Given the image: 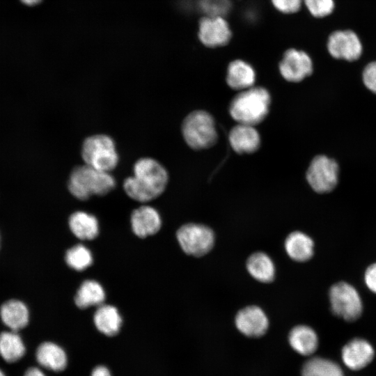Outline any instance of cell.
<instances>
[{
    "label": "cell",
    "mask_w": 376,
    "mask_h": 376,
    "mask_svg": "<svg viewBox=\"0 0 376 376\" xmlns=\"http://www.w3.org/2000/svg\"><path fill=\"white\" fill-rule=\"evenodd\" d=\"M0 317L10 330L18 331L28 324L29 311L24 302L13 299L5 301L1 306Z\"/></svg>",
    "instance_id": "obj_18"
},
{
    "label": "cell",
    "mask_w": 376,
    "mask_h": 376,
    "mask_svg": "<svg viewBox=\"0 0 376 376\" xmlns=\"http://www.w3.org/2000/svg\"><path fill=\"white\" fill-rule=\"evenodd\" d=\"M303 0H271L274 7L284 14L297 13L301 8Z\"/></svg>",
    "instance_id": "obj_31"
},
{
    "label": "cell",
    "mask_w": 376,
    "mask_h": 376,
    "mask_svg": "<svg viewBox=\"0 0 376 376\" xmlns=\"http://www.w3.org/2000/svg\"><path fill=\"white\" fill-rule=\"evenodd\" d=\"M91 376H111V374L106 367L101 366L94 368Z\"/></svg>",
    "instance_id": "obj_33"
},
{
    "label": "cell",
    "mask_w": 376,
    "mask_h": 376,
    "mask_svg": "<svg viewBox=\"0 0 376 376\" xmlns=\"http://www.w3.org/2000/svg\"><path fill=\"white\" fill-rule=\"evenodd\" d=\"M176 237L183 251L195 257L210 252L215 242L213 230L201 224L189 223L182 226L176 233Z\"/></svg>",
    "instance_id": "obj_7"
},
{
    "label": "cell",
    "mask_w": 376,
    "mask_h": 376,
    "mask_svg": "<svg viewBox=\"0 0 376 376\" xmlns=\"http://www.w3.org/2000/svg\"><path fill=\"white\" fill-rule=\"evenodd\" d=\"M115 178L110 172L95 169L83 164L70 173L68 189L77 199L88 200L92 196H104L116 187Z\"/></svg>",
    "instance_id": "obj_3"
},
{
    "label": "cell",
    "mask_w": 376,
    "mask_h": 376,
    "mask_svg": "<svg viewBox=\"0 0 376 376\" xmlns=\"http://www.w3.org/2000/svg\"><path fill=\"white\" fill-rule=\"evenodd\" d=\"M181 132L186 144L195 150L210 148L218 140L213 116L204 110L189 113L182 123Z\"/></svg>",
    "instance_id": "obj_4"
},
{
    "label": "cell",
    "mask_w": 376,
    "mask_h": 376,
    "mask_svg": "<svg viewBox=\"0 0 376 376\" xmlns=\"http://www.w3.org/2000/svg\"><path fill=\"white\" fill-rule=\"evenodd\" d=\"M341 356L343 363L348 368L359 370L372 361L375 350L368 341L357 338L345 345L342 349Z\"/></svg>",
    "instance_id": "obj_13"
},
{
    "label": "cell",
    "mask_w": 376,
    "mask_h": 376,
    "mask_svg": "<svg viewBox=\"0 0 376 376\" xmlns=\"http://www.w3.org/2000/svg\"><path fill=\"white\" fill-rule=\"evenodd\" d=\"M25 352L24 343L17 331L9 329L0 334V355L6 362L19 361Z\"/></svg>",
    "instance_id": "obj_25"
},
{
    "label": "cell",
    "mask_w": 376,
    "mask_h": 376,
    "mask_svg": "<svg viewBox=\"0 0 376 376\" xmlns=\"http://www.w3.org/2000/svg\"><path fill=\"white\" fill-rule=\"evenodd\" d=\"M284 247L288 256L296 262L308 261L314 253L313 239L299 230L292 232L287 236Z\"/></svg>",
    "instance_id": "obj_17"
},
{
    "label": "cell",
    "mask_w": 376,
    "mask_h": 376,
    "mask_svg": "<svg viewBox=\"0 0 376 376\" xmlns=\"http://www.w3.org/2000/svg\"><path fill=\"white\" fill-rule=\"evenodd\" d=\"M67 265L77 271H82L93 263L91 251L83 244H77L69 249L65 256Z\"/></svg>",
    "instance_id": "obj_27"
},
{
    "label": "cell",
    "mask_w": 376,
    "mask_h": 376,
    "mask_svg": "<svg viewBox=\"0 0 376 376\" xmlns=\"http://www.w3.org/2000/svg\"><path fill=\"white\" fill-rule=\"evenodd\" d=\"M68 224L72 233L80 240H91L98 235L99 224L97 218L86 212H75L70 215Z\"/></svg>",
    "instance_id": "obj_20"
},
{
    "label": "cell",
    "mask_w": 376,
    "mask_h": 376,
    "mask_svg": "<svg viewBox=\"0 0 376 376\" xmlns=\"http://www.w3.org/2000/svg\"><path fill=\"white\" fill-rule=\"evenodd\" d=\"M198 6L205 16L224 17L230 10V0H198Z\"/></svg>",
    "instance_id": "obj_28"
},
{
    "label": "cell",
    "mask_w": 376,
    "mask_h": 376,
    "mask_svg": "<svg viewBox=\"0 0 376 376\" xmlns=\"http://www.w3.org/2000/svg\"><path fill=\"white\" fill-rule=\"evenodd\" d=\"M279 70L284 79L297 83L312 74L313 65L306 52L291 48L284 52L279 62Z\"/></svg>",
    "instance_id": "obj_9"
},
{
    "label": "cell",
    "mask_w": 376,
    "mask_h": 376,
    "mask_svg": "<svg viewBox=\"0 0 376 376\" xmlns=\"http://www.w3.org/2000/svg\"><path fill=\"white\" fill-rule=\"evenodd\" d=\"M288 341L295 352L304 356L313 354L318 347L317 334L307 325L293 327L289 333Z\"/></svg>",
    "instance_id": "obj_19"
},
{
    "label": "cell",
    "mask_w": 376,
    "mask_h": 376,
    "mask_svg": "<svg viewBox=\"0 0 376 376\" xmlns=\"http://www.w3.org/2000/svg\"><path fill=\"white\" fill-rule=\"evenodd\" d=\"M232 32L228 22L223 17L204 16L198 23V36L203 45L214 48L226 45Z\"/></svg>",
    "instance_id": "obj_11"
},
{
    "label": "cell",
    "mask_w": 376,
    "mask_h": 376,
    "mask_svg": "<svg viewBox=\"0 0 376 376\" xmlns=\"http://www.w3.org/2000/svg\"><path fill=\"white\" fill-rule=\"evenodd\" d=\"M301 376H343V372L340 366L333 361L313 357L304 364Z\"/></svg>",
    "instance_id": "obj_26"
},
{
    "label": "cell",
    "mask_w": 376,
    "mask_h": 376,
    "mask_svg": "<svg viewBox=\"0 0 376 376\" xmlns=\"http://www.w3.org/2000/svg\"><path fill=\"white\" fill-rule=\"evenodd\" d=\"M36 359L41 366L54 371L63 370L67 363L63 350L52 342H45L39 345L36 351Z\"/></svg>",
    "instance_id": "obj_23"
},
{
    "label": "cell",
    "mask_w": 376,
    "mask_h": 376,
    "mask_svg": "<svg viewBox=\"0 0 376 376\" xmlns=\"http://www.w3.org/2000/svg\"><path fill=\"white\" fill-rule=\"evenodd\" d=\"M271 102V95L265 88L253 86L238 92L232 99L228 111L237 123L256 126L267 116Z\"/></svg>",
    "instance_id": "obj_2"
},
{
    "label": "cell",
    "mask_w": 376,
    "mask_h": 376,
    "mask_svg": "<svg viewBox=\"0 0 376 376\" xmlns=\"http://www.w3.org/2000/svg\"><path fill=\"white\" fill-rule=\"evenodd\" d=\"M81 157L84 164L110 173L119 163L116 143L106 134H95L84 139L81 146Z\"/></svg>",
    "instance_id": "obj_5"
},
{
    "label": "cell",
    "mask_w": 376,
    "mask_h": 376,
    "mask_svg": "<svg viewBox=\"0 0 376 376\" xmlns=\"http://www.w3.org/2000/svg\"><path fill=\"white\" fill-rule=\"evenodd\" d=\"M0 241H1V237H0Z\"/></svg>",
    "instance_id": "obj_37"
},
{
    "label": "cell",
    "mask_w": 376,
    "mask_h": 376,
    "mask_svg": "<svg viewBox=\"0 0 376 376\" xmlns=\"http://www.w3.org/2000/svg\"><path fill=\"white\" fill-rule=\"evenodd\" d=\"M327 50L336 59L354 61L360 58L363 47L353 31L338 30L332 32L327 40Z\"/></svg>",
    "instance_id": "obj_10"
},
{
    "label": "cell",
    "mask_w": 376,
    "mask_h": 376,
    "mask_svg": "<svg viewBox=\"0 0 376 376\" xmlns=\"http://www.w3.org/2000/svg\"><path fill=\"white\" fill-rule=\"evenodd\" d=\"M130 220L132 231L140 238L156 234L162 226V219L157 210L147 205L134 210Z\"/></svg>",
    "instance_id": "obj_15"
},
{
    "label": "cell",
    "mask_w": 376,
    "mask_h": 376,
    "mask_svg": "<svg viewBox=\"0 0 376 376\" xmlns=\"http://www.w3.org/2000/svg\"><path fill=\"white\" fill-rule=\"evenodd\" d=\"M132 175L125 178L123 187L125 194L134 201L146 203L159 197L165 191L169 173L158 160L143 157L134 164Z\"/></svg>",
    "instance_id": "obj_1"
},
{
    "label": "cell",
    "mask_w": 376,
    "mask_h": 376,
    "mask_svg": "<svg viewBox=\"0 0 376 376\" xmlns=\"http://www.w3.org/2000/svg\"><path fill=\"white\" fill-rule=\"evenodd\" d=\"M364 281L367 288L376 294V263H373L366 269L364 274Z\"/></svg>",
    "instance_id": "obj_32"
},
{
    "label": "cell",
    "mask_w": 376,
    "mask_h": 376,
    "mask_svg": "<svg viewBox=\"0 0 376 376\" xmlns=\"http://www.w3.org/2000/svg\"><path fill=\"white\" fill-rule=\"evenodd\" d=\"M237 329L244 335L258 338L264 335L269 327V320L264 311L257 306L243 308L235 318Z\"/></svg>",
    "instance_id": "obj_12"
},
{
    "label": "cell",
    "mask_w": 376,
    "mask_h": 376,
    "mask_svg": "<svg viewBox=\"0 0 376 376\" xmlns=\"http://www.w3.org/2000/svg\"><path fill=\"white\" fill-rule=\"evenodd\" d=\"M24 376H45V375L40 369L36 367H31L27 369Z\"/></svg>",
    "instance_id": "obj_34"
},
{
    "label": "cell",
    "mask_w": 376,
    "mask_h": 376,
    "mask_svg": "<svg viewBox=\"0 0 376 376\" xmlns=\"http://www.w3.org/2000/svg\"><path fill=\"white\" fill-rule=\"evenodd\" d=\"M339 166L337 162L324 155L311 160L306 173V180L313 191L318 194L329 193L338 184Z\"/></svg>",
    "instance_id": "obj_8"
},
{
    "label": "cell",
    "mask_w": 376,
    "mask_h": 376,
    "mask_svg": "<svg viewBox=\"0 0 376 376\" xmlns=\"http://www.w3.org/2000/svg\"><path fill=\"white\" fill-rule=\"evenodd\" d=\"M24 4L28 6H35L39 3L42 0H21Z\"/></svg>",
    "instance_id": "obj_35"
},
{
    "label": "cell",
    "mask_w": 376,
    "mask_h": 376,
    "mask_svg": "<svg viewBox=\"0 0 376 376\" xmlns=\"http://www.w3.org/2000/svg\"><path fill=\"white\" fill-rule=\"evenodd\" d=\"M105 299V292L103 287L97 281L86 280L79 288L75 302L81 309L91 306H98L103 304Z\"/></svg>",
    "instance_id": "obj_24"
},
{
    "label": "cell",
    "mask_w": 376,
    "mask_h": 376,
    "mask_svg": "<svg viewBox=\"0 0 376 376\" xmlns=\"http://www.w3.org/2000/svg\"><path fill=\"white\" fill-rule=\"evenodd\" d=\"M331 312L347 322L359 319L363 312V303L357 289L345 281L334 283L329 289Z\"/></svg>",
    "instance_id": "obj_6"
},
{
    "label": "cell",
    "mask_w": 376,
    "mask_h": 376,
    "mask_svg": "<svg viewBox=\"0 0 376 376\" xmlns=\"http://www.w3.org/2000/svg\"><path fill=\"white\" fill-rule=\"evenodd\" d=\"M362 80L365 86L376 94V61L366 65L362 72Z\"/></svg>",
    "instance_id": "obj_30"
},
{
    "label": "cell",
    "mask_w": 376,
    "mask_h": 376,
    "mask_svg": "<svg viewBox=\"0 0 376 376\" xmlns=\"http://www.w3.org/2000/svg\"><path fill=\"white\" fill-rule=\"evenodd\" d=\"M249 274L262 283H270L275 277V265L272 258L265 253L258 251L251 254L246 261Z\"/></svg>",
    "instance_id": "obj_22"
},
{
    "label": "cell",
    "mask_w": 376,
    "mask_h": 376,
    "mask_svg": "<svg viewBox=\"0 0 376 376\" xmlns=\"http://www.w3.org/2000/svg\"><path fill=\"white\" fill-rule=\"evenodd\" d=\"M256 78L253 68L243 60H234L228 65L226 81L233 90L240 92L253 86Z\"/></svg>",
    "instance_id": "obj_16"
},
{
    "label": "cell",
    "mask_w": 376,
    "mask_h": 376,
    "mask_svg": "<svg viewBox=\"0 0 376 376\" xmlns=\"http://www.w3.org/2000/svg\"><path fill=\"white\" fill-rule=\"evenodd\" d=\"M0 376H6L4 373L0 369Z\"/></svg>",
    "instance_id": "obj_36"
},
{
    "label": "cell",
    "mask_w": 376,
    "mask_h": 376,
    "mask_svg": "<svg viewBox=\"0 0 376 376\" xmlns=\"http://www.w3.org/2000/svg\"><path fill=\"white\" fill-rule=\"evenodd\" d=\"M309 13L315 17L330 15L334 8V0H303Z\"/></svg>",
    "instance_id": "obj_29"
},
{
    "label": "cell",
    "mask_w": 376,
    "mask_h": 376,
    "mask_svg": "<svg viewBox=\"0 0 376 376\" xmlns=\"http://www.w3.org/2000/svg\"><path fill=\"white\" fill-rule=\"evenodd\" d=\"M93 320L96 328L108 336L117 334L122 324V318L118 309L108 304H102L97 306Z\"/></svg>",
    "instance_id": "obj_21"
},
{
    "label": "cell",
    "mask_w": 376,
    "mask_h": 376,
    "mask_svg": "<svg viewBox=\"0 0 376 376\" xmlns=\"http://www.w3.org/2000/svg\"><path fill=\"white\" fill-rule=\"evenodd\" d=\"M228 141L233 150L240 155L256 152L261 143L260 134L255 126L240 123L231 128Z\"/></svg>",
    "instance_id": "obj_14"
}]
</instances>
